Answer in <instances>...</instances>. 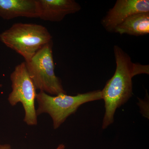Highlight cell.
Masks as SVG:
<instances>
[{
  "label": "cell",
  "instance_id": "cell-1",
  "mask_svg": "<svg viewBox=\"0 0 149 149\" xmlns=\"http://www.w3.org/2000/svg\"><path fill=\"white\" fill-rule=\"evenodd\" d=\"M113 53L116 69L112 77L101 91L105 109L102 128L105 129L114 122L116 109L128 101L133 93V77L149 74L148 65L135 63L122 48L114 45Z\"/></svg>",
  "mask_w": 149,
  "mask_h": 149
},
{
  "label": "cell",
  "instance_id": "cell-2",
  "mask_svg": "<svg viewBox=\"0 0 149 149\" xmlns=\"http://www.w3.org/2000/svg\"><path fill=\"white\" fill-rule=\"evenodd\" d=\"M0 41L27 62L43 46L52 41V37L41 24L17 23L0 34Z\"/></svg>",
  "mask_w": 149,
  "mask_h": 149
},
{
  "label": "cell",
  "instance_id": "cell-3",
  "mask_svg": "<svg viewBox=\"0 0 149 149\" xmlns=\"http://www.w3.org/2000/svg\"><path fill=\"white\" fill-rule=\"evenodd\" d=\"M101 99L102 92L100 90L74 96L60 94L54 96L40 91L36 97L38 104L36 113L37 116L44 113L49 114L52 120L54 129H57L70 116L75 113L80 106Z\"/></svg>",
  "mask_w": 149,
  "mask_h": 149
},
{
  "label": "cell",
  "instance_id": "cell-4",
  "mask_svg": "<svg viewBox=\"0 0 149 149\" xmlns=\"http://www.w3.org/2000/svg\"><path fill=\"white\" fill-rule=\"evenodd\" d=\"M52 41L43 46L26 63L29 77L37 90L51 95L66 94L55 73Z\"/></svg>",
  "mask_w": 149,
  "mask_h": 149
},
{
  "label": "cell",
  "instance_id": "cell-5",
  "mask_svg": "<svg viewBox=\"0 0 149 149\" xmlns=\"http://www.w3.org/2000/svg\"><path fill=\"white\" fill-rule=\"evenodd\" d=\"M10 79L12 90L8 96L9 102L12 106L21 103L24 111V122L29 126L37 125V89L29 77L25 61L16 65L11 73Z\"/></svg>",
  "mask_w": 149,
  "mask_h": 149
},
{
  "label": "cell",
  "instance_id": "cell-6",
  "mask_svg": "<svg viewBox=\"0 0 149 149\" xmlns=\"http://www.w3.org/2000/svg\"><path fill=\"white\" fill-rule=\"evenodd\" d=\"M146 12H149V0H117L101 23L107 32L114 33L116 28L129 17Z\"/></svg>",
  "mask_w": 149,
  "mask_h": 149
},
{
  "label": "cell",
  "instance_id": "cell-7",
  "mask_svg": "<svg viewBox=\"0 0 149 149\" xmlns=\"http://www.w3.org/2000/svg\"><path fill=\"white\" fill-rule=\"evenodd\" d=\"M37 3L38 18L51 22H61L67 15L82 8L74 0H37Z\"/></svg>",
  "mask_w": 149,
  "mask_h": 149
},
{
  "label": "cell",
  "instance_id": "cell-8",
  "mask_svg": "<svg viewBox=\"0 0 149 149\" xmlns=\"http://www.w3.org/2000/svg\"><path fill=\"white\" fill-rule=\"evenodd\" d=\"M18 17L38 18L37 0H0V17L9 20Z\"/></svg>",
  "mask_w": 149,
  "mask_h": 149
},
{
  "label": "cell",
  "instance_id": "cell-9",
  "mask_svg": "<svg viewBox=\"0 0 149 149\" xmlns=\"http://www.w3.org/2000/svg\"><path fill=\"white\" fill-rule=\"evenodd\" d=\"M114 33L134 36L148 35L149 33V12L136 13L129 17L116 28Z\"/></svg>",
  "mask_w": 149,
  "mask_h": 149
},
{
  "label": "cell",
  "instance_id": "cell-10",
  "mask_svg": "<svg viewBox=\"0 0 149 149\" xmlns=\"http://www.w3.org/2000/svg\"><path fill=\"white\" fill-rule=\"evenodd\" d=\"M65 146L63 144H60L58 146L56 149H65ZM0 149H12L11 146L9 144L0 145Z\"/></svg>",
  "mask_w": 149,
  "mask_h": 149
}]
</instances>
